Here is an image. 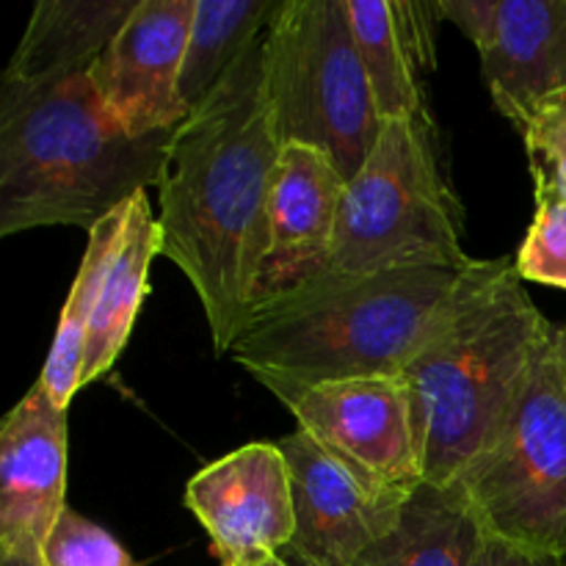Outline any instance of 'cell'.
Masks as SVG:
<instances>
[{
    "label": "cell",
    "mask_w": 566,
    "mask_h": 566,
    "mask_svg": "<svg viewBox=\"0 0 566 566\" xmlns=\"http://www.w3.org/2000/svg\"><path fill=\"white\" fill-rule=\"evenodd\" d=\"M298 429L313 437L370 495L407 501L426 481L409 390L398 376L291 385L263 379Z\"/></svg>",
    "instance_id": "obj_8"
},
{
    "label": "cell",
    "mask_w": 566,
    "mask_h": 566,
    "mask_svg": "<svg viewBox=\"0 0 566 566\" xmlns=\"http://www.w3.org/2000/svg\"><path fill=\"white\" fill-rule=\"evenodd\" d=\"M265 566H293L291 562H285V558H274V562H269V564H265Z\"/></svg>",
    "instance_id": "obj_29"
},
{
    "label": "cell",
    "mask_w": 566,
    "mask_h": 566,
    "mask_svg": "<svg viewBox=\"0 0 566 566\" xmlns=\"http://www.w3.org/2000/svg\"><path fill=\"white\" fill-rule=\"evenodd\" d=\"M475 50L497 114L520 130L536 103L566 88V0H497Z\"/></svg>",
    "instance_id": "obj_14"
},
{
    "label": "cell",
    "mask_w": 566,
    "mask_h": 566,
    "mask_svg": "<svg viewBox=\"0 0 566 566\" xmlns=\"http://www.w3.org/2000/svg\"><path fill=\"white\" fill-rule=\"evenodd\" d=\"M130 202L114 210L94 230H88L86 252H83L81 265H77L75 280H72L70 296H66L64 307H61L53 346H50L44 368L39 374V381L50 392V398L64 409H70L72 398L81 390V363L83 348H86L88 324H92L94 313H97L103 287L108 282L111 269H114L122 241H125L127 224H130Z\"/></svg>",
    "instance_id": "obj_18"
},
{
    "label": "cell",
    "mask_w": 566,
    "mask_h": 566,
    "mask_svg": "<svg viewBox=\"0 0 566 566\" xmlns=\"http://www.w3.org/2000/svg\"><path fill=\"white\" fill-rule=\"evenodd\" d=\"M280 158L260 36L177 127L158 186L160 254L191 282L219 357L252 321Z\"/></svg>",
    "instance_id": "obj_1"
},
{
    "label": "cell",
    "mask_w": 566,
    "mask_h": 566,
    "mask_svg": "<svg viewBox=\"0 0 566 566\" xmlns=\"http://www.w3.org/2000/svg\"><path fill=\"white\" fill-rule=\"evenodd\" d=\"M520 136L528 153L536 202L566 205V88L531 108Z\"/></svg>",
    "instance_id": "obj_21"
},
{
    "label": "cell",
    "mask_w": 566,
    "mask_h": 566,
    "mask_svg": "<svg viewBox=\"0 0 566 566\" xmlns=\"http://www.w3.org/2000/svg\"><path fill=\"white\" fill-rule=\"evenodd\" d=\"M473 260L431 116L381 122L368 160L343 191L332 271L468 269Z\"/></svg>",
    "instance_id": "obj_5"
},
{
    "label": "cell",
    "mask_w": 566,
    "mask_h": 566,
    "mask_svg": "<svg viewBox=\"0 0 566 566\" xmlns=\"http://www.w3.org/2000/svg\"><path fill=\"white\" fill-rule=\"evenodd\" d=\"M459 484L490 539L566 558V396L556 340Z\"/></svg>",
    "instance_id": "obj_7"
},
{
    "label": "cell",
    "mask_w": 566,
    "mask_h": 566,
    "mask_svg": "<svg viewBox=\"0 0 566 566\" xmlns=\"http://www.w3.org/2000/svg\"><path fill=\"white\" fill-rule=\"evenodd\" d=\"M442 20L453 22L479 48L495 22L497 0H440Z\"/></svg>",
    "instance_id": "obj_25"
},
{
    "label": "cell",
    "mask_w": 566,
    "mask_h": 566,
    "mask_svg": "<svg viewBox=\"0 0 566 566\" xmlns=\"http://www.w3.org/2000/svg\"><path fill=\"white\" fill-rule=\"evenodd\" d=\"M291 470L296 531L282 553L293 566H354L374 542L390 534L403 501L376 497L302 429L282 437Z\"/></svg>",
    "instance_id": "obj_11"
},
{
    "label": "cell",
    "mask_w": 566,
    "mask_h": 566,
    "mask_svg": "<svg viewBox=\"0 0 566 566\" xmlns=\"http://www.w3.org/2000/svg\"><path fill=\"white\" fill-rule=\"evenodd\" d=\"M346 9L379 119H429L420 70L403 36L396 0H346Z\"/></svg>",
    "instance_id": "obj_20"
},
{
    "label": "cell",
    "mask_w": 566,
    "mask_h": 566,
    "mask_svg": "<svg viewBox=\"0 0 566 566\" xmlns=\"http://www.w3.org/2000/svg\"><path fill=\"white\" fill-rule=\"evenodd\" d=\"M197 0H138L114 42L88 66V81L133 136L175 130L191 111L180 97Z\"/></svg>",
    "instance_id": "obj_10"
},
{
    "label": "cell",
    "mask_w": 566,
    "mask_h": 566,
    "mask_svg": "<svg viewBox=\"0 0 566 566\" xmlns=\"http://www.w3.org/2000/svg\"><path fill=\"white\" fill-rule=\"evenodd\" d=\"M0 566H42V558L22 553H0Z\"/></svg>",
    "instance_id": "obj_28"
},
{
    "label": "cell",
    "mask_w": 566,
    "mask_h": 566,
    "mask_svg": "<svg viewBox=\"0 0 566 566\" xmlns=\"http://www.w3.org/2000/svg\"><path fill=\"white\" fill-rule=\"evenodd\" d=\"M160 254V224L153 213L147 191L136 193L130 202V224L114 260L108 282L99 296L97 313L88 324L86 348L81 363V387L103 379L125 352L127 337L136 326L144 298L149 293V269Z\"/></svg>",
    "instance_id": "obj_17"
},
{
    "label": "cell",
    "mask_w": 566,
    "mask_h": 566,
    "mask_svg": "<svg viewBox=\"0 0 566 566\" xmlns=\"http://www.w3.org/2000/svg\"><path fill=\"white\" fill-rule=\"evenodd\" d=\"M280 6L282 0H197L180 72V97L188 111L202 105L260 42Z\"/></svg>",
    "instance_id": "obj_19"
},
{
    "label": "cell",
    "mask_w": 566,
    "mask_h": 566,
    "mask_svg": "<svg viewBox=\"0 0 566 566\" xmlns=\"http://www.w3.org/2000/svg\"><path fill=\"white\" fill-rule=\"evenodd\" d=\"M66 462L70 409L36 379L0 426V553L42 558L66 509Z\"/></svg>",
    "instance_id": "obj_12"
},
{
    "label": "cell",
    "mask_w": 566,
    "mask_h": 566,
    "mask_svg": "<svg viewBox=\"0 0 566 566\" xmlns=\"http://www.w3.org/2000/svg\"><path fill=\"white\" fill-rule=\"evenodd\" d=\"M42 566H138L97 523L66 506L42 545Z\"/></svg>",
    "instance_id": "obj_22"
},
{
    "label": "cell",
    "mask_w": 566,
    "mask_h": 566,
    "mask_svg": "<svg viewBox=\"0 0 566 566\" xmlns=\"http://www.w3.org/2000/svg\"><path fill=\"white\" fill-rule=\"evenodd\" d=\"M186 506L208 531L219 566H265L296 531L291 470L276 442H249L199 470Z\"/></svg>",
    "instance_id": "obj_9"
},
{
    "label": "cell",
    "mask_w": 566,
    "mask_h": 566,
    "mask_svg": "<svg viewBox=\"0 0 566 566\" xmlns=\"http://www.w3.org/2000/svg\"><path fill=\"white\" fill-rule=\"evenodd\" d=\"M514 265L523 282L566 291V205L536 202L534 221Z\"/></svg>",
    "instance_id": "obj_23"
},
{
    "label": "cell",
    "mask_w": 566,
    "mask_h": 566,
    "mask_svg": "<svg viewBox=\"0 0 566 566\" xmlns=\"http://www.w3.org/2000/svg\"><path fill=\"white\" fill-rule=\"evenodd\" d=\"M475 566H566V558L517 551V547L503 545V542L497 539H486L484 551H481L479 564Z\"/></svg>",
    "instance_id": "obj_26"
},
{
    "label": "cell",
    "mask_w": 566,
    "mask_h": 566,
    "mask_svg": "<svg viewBox=\"0 0 566 566\" xmlns=\"http://www.w3.org/2000/svg\"><path fill=\"white\" fill-rule=\"evenodd\" d=\"M346 182L329 155L304 144L282 147L271 193L269 252L254 287V313L332 271Z\"/></svg>",
    "instance_id": "obj_13"
},
{
    "label": "cell",
    "mask_w": 566,
    "mask_h": 566,
    "mask_svg": "<svg viewBox=\"0 0 566 566\" xmlns=\"http://www.w3.org/2000/svg\"><path fill=\"white\" fill-rule=\"evenodd\" d=\"M396 9L415 66L431 72L437 64V25L442 22L440 0H396Z\"/></svg>",
    "instance_id": "obj_24"
},
{
    "label": "cell",
    "mask_w": 566,
    "mask_h": 566,
    "mask_svg": "<svg viewBox=\"0 0 566 566\" xmlns=\"http://www.w3.org/2000/svg\"><path fill=\"white\" fill-rule=\"evenodd\" d=\"M486 539L490 534L459 481H423L401 503L390 534L374 542L354 566H475Z\"/></svg>",
    "instance_id": "obj_16"
},
{
    "label": "cell",
    "mask_w": 566,
    "mask_h": 566,
    "mask_svg": "<svg viewBox=\"0 0 566 566\" xmlns=\"http://www.w3.org/2000/svg\"><path fill=\"white\" fill-rule=\"evenodd\" d=\"M263 94L282 147L329 155L352 180L381 119L357 53L346 0H282L263 33Z\"/></svg>",
    "instance_id": "obj_6"
},
{
    "label": "cell",
    "mask_w": 566,
    "mask_h": 566,
    "mask_svg": "<svg viewBox=\"0 0 566 566\" xmlns=\"http://www.w3.org/2000/svg\"><path fill=\"white\" fill-rule=\"evenodd\" d=\"M509 258L475 260L398 374L423 446L426 481L453 484L501 429L556 340Z\"/></svg>",
    "instance_id": "obj_2"
},
{
    "label": "cell",
    "mask_w": 566,
    "mask_h": 566,
    "mask_svg": "<svg viewBox=\"0 0 566 566\" xmlns=\"http://www.w3.org/2000/svg\"><path fill=\"white\" fill-rule=\"evenodd\" d=\"M470 265L326 271L282 302L260 307L230 357L258 381L321 385L398 376L453 302Z\"/></svg>",
    "instance_id": "obj_4"
},
{
    "label": "cell",
    "mask_w": 566,
    "mask_h": 566,
    "mask_svg": "<svg viewBox=\"0 0 566 566\" xmlns=\"http://www.w3.org/2000/svg\"><path fill=\"white\" fill-rule=\"evenodd\" d=\"M556 359H558V374H562V387L566 396V324L558 326L556 332Z\"/></svg>",
    "instance_id": "obj_27"
},
{
    "label": "cell",
    "mask_w": 566,
    "mask_h": 566,
    "mask_svg": "<svg viewBox=\"0 0 566 566\" xmlns=\"http://www.w3.org/2000/svg\"><path fill=\"white\" fill-rule=\"evenodd\" d=\"M138 0H36L3 81L81 75L114 42Z\"/></svg>",
    "instance_id": "obj_15"
},
{
    "label": "cell",
    "mask_w": 566,
    "mask_h": 566,
    "mask_svg": "<svg viewBox=\"0 0 566 566\" xmlns=\"http://www.w3.org/2000/svg\"><path fill=\"white\" fill-rule=\"evenodd\" d=\"M175 130L127 133L86 72L0 81V235L94 230L136 193L160 186Z\"/></svg>",
    "instance_id": "obj_3"
}]
</instances>
